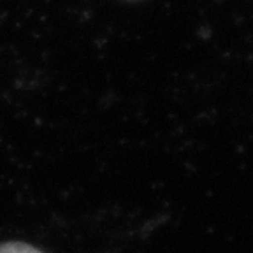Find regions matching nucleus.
<instances>
[{
	"label": "nucleus",
	"mask_w": 253,
	"mask_h": 253,
	"mask_svg": "<svg viewBox=\"0 0 253 253\" xmlns=\"http://www.w3.org/2000/svg\"><path fill=\"white\" fill-rule=\"evenodd\" d=\"M0 253H42L25 243H4L0 245Z\"/></svg>",
	"instance_id": "nucleus-1"
}]
</instances>
